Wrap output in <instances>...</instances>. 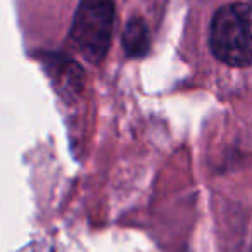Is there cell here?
<instances>
[{
  "label": "cell",
  "instance_id": "3",
  "mask_svg": "<svg viewBox=\"0 0 252 252\" xmlns=\"http://www.w3.org/2000/svg\"><path fill=\"white\" fill-rule=\"evenodd\" d=\"M123 49L131 59L144 57L151 49V33L142 18H133L126 23L123 32Z\"/></svg>",
  "mask_w": 252,
  "mask_h": 252
},
{
  "label": "cell",
  "instance_id": "2",
  "mask_svg": "<svg viewBox=\"0 0 252 252\" xmlns=\"http://www.w3.org/2000/svg\"><path fill=\"white\" fill-rule=\"evenodd\" d=\"M112 0H81L69 32V43L90 64L105 59L114 33Z\"/></svg>",
  "mask_w": 252,
  "mask_h": 252
},
{
  "label": "cell",
  "instance_id": "1",
  "mask_svg": "<svg viewBox=\"0 0 252 252\" xmlns=\"http://www.w3.org/2000/svg\"><path fill=\"white\" fill-rule=\"evenodd\" d=\"M209 49L220 63L231 67L251 66V5L233 2L220 7L209 28Z\"/></svg>",
  "mask_w": 252,
  "mask_h": 252
},
{
  "label": "cell",
  "instance_id": "4",
  "mask_svg": "<svg viewBox=\"0 0 252 252\" xmlns=\"http://www.w3.org/2000/svg\"><path fill=\"white\" fill-rule=\"evenodd\" d=\"M49 66V73L56 83H59L61 92H69L74 94L80 90L83 85V71L80 69L76 63L69 59H63V57H56L52 63L47 64Z\"/></svg>",
  "mask_w": 252,
  "mask_h": 252
}]
</instances>
